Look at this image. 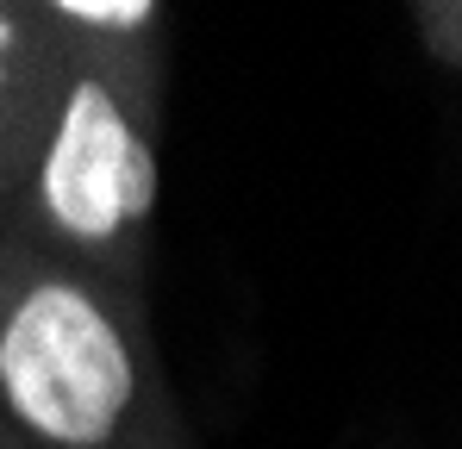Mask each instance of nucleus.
<instances>
[{
  "label": "nucleus",
  "instance_id": "nucleus-1",
  "mask_svg": "<svg viewBox=\"0 0 462 449\" xmlns=\"http://www.w3.org/2000/svg\"><path fill=\"white\" fill-rule=\"evenodd\" d=\"M6 406L51 444L100 449L132 412V356L113 318L69 281H44L13 306L0 331Z\"/></svg>",
  "mask_w": 462,
  "mask_h": 449
},
{
  "label": "nucleus",
  "instance_id": "nucleus-2",
  "mask_svg": "<svg viewBox=\"0 0 462 449\" xmlns=\"http://www.w3.org/2000/svg\"><path fill=\"white\" fill-rule=\"evenodd\" d=\"M156 200V156L100 81H76L44 156V206L69 237H113Z\"/></svg>",
  "mask_w": 462,
  "mask_h": 449
},
{
  "label": "nucleus",
  "instance_id": "nucleus-3",
  "mask_svg": "<svg viewBox=\"0 0 462 449\" xmlns=\"http://www.w3.org/2000/svg\"><path fill=\"white\" fill-rule=\"evenodd\" d=\"M412 19H419L425 50H431L438 63L462 69V0H425V6H412Z\"/></svg>",
  "mask_w": 462,
  "mask_h": 449
},
{
  "label": "nucleus",
  "instance_id": "nucleus-4",
  "mask_svg": "<svg viewBox=\"0 0 462 449\" xmlns=\"http://www.w3.org/2000/svg\"><path fill=\"white\" fill-rule=\"evenodd\" d=\"M63 13H69V19H81V25L132 32V25H144V19H151V0H69Z\"/></svg>",
  "mask_w": 462,
  "mask_h": 449
},
{
  "label": "nucleus",
  "instance_id": "nucleus-5",
  "mask_svg": "<svg viewBox=\"0 0 462 449\" xmlns=\"http://www.w3.org/2000/svg\"><path fill=\"white\" fill-rule=\"evenodd\" d=\"M0 50H6V19H0Z\"/></svg>",
  "mask_w": 462,
  "mask_h": 449
}]
</instances>
